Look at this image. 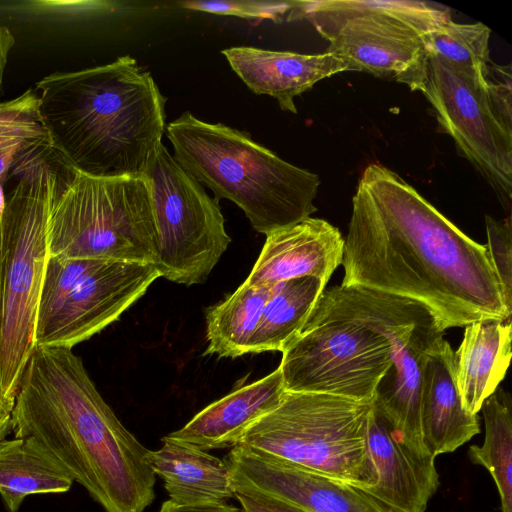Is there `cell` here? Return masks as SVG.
<instances>
[{"mask_svg":"<svg viewBox=\"0 0 512 512\" xmlns=\"http://www.w3.org/2000/svg\"><path fill=\"white\" fill-rule=\"evenodd\" d=\"M372 404L314 393H285L236 446L323 473L359 489L376 482L368 446Z\"/></svg>","mask_w":512,"mask_h":512,"instance_id":"obj_8","label":"cell"},{"mask_svg":"<svg viewBox=\"0 0 512 512\" xmlns=\"http://www.w3.org/2000/svg\"><path fill=\"white\" fill-rule=\"evenodd\" d=\"M182 8L249 20L282 21L291 10L292 1H183Z\"/></svg>","mask_w":512,"mask_h":512,"instance_id":"obj_29","label":"cell"},{"mask_svg":"<svg viewBox=\"0 0 512 512\" xmlns=\"http://www.w3.org/2000/svg\"><path fill=\"white\" fill-rule=\"evenodd\" d=\"M344 238L329 222L309 217L266 235L246 283L273 287L306 276L326 284L342 264Z\"/></svg>","mask_w":512,"mask_h":512,"instance_id":"obj_16","label":"cell"},{"mask_svg":"<svg viewBox=\"0 0 512 512\" xmlns=\"http://www.w3.org/2000/svg\"><path fill=\"white\" fill-rule=\"evenodd\" d=\"M143 176L158 231L154 266L160 277L186 286L204 283L231 242L219 201L163 143Z\"/></svg>","mask_w":512,"mask_h":512,"instance_id":"obj_11","label":"cell"},{"mask_svg":"<svg viewBox=\"0 0 512 512\" xmlns=\"http://www.w3.org/2000/svg\"><path fill=\"white\" fill-rule=\"evenodd\" d=\"M15 400L0 394V441L12 432V410Z\"/></svg>","mask_w":512,"mask_h":512,"instance_id":"obj_35","label":"cell"},{"mask_svg":"<svg viewBox=\"0 0 512 512\" xmlns=\"http://www.w3.org/2000/svg\"><path fill=\"white\" fill-rule=\"evenodd\" d=\"M307 19L329 41L327 53L347 71L370 73L422 89L428 57L423 36L451 19L420 1H292L287 20Z\"/></svg>","mask_w":512,"mask_h":512,"instance_id":"obj_6","label":"cell"},{"mask_svg":"<svg viewBox=\"0 0 512 512\" xmlns=\"http://www.w3.org/2000/svg\"><path fill=\"white\" fill-rule=\"evenodd\" d=\"M420 91L433 107L440 131L451 136L458 153L472 164L509 210L512 134L492 113L483 77L428 58Z\"/></svg>","mask_w":512,"mask_h":512,"instance_id":"obj_13","label":"cell"},{"mask_svg":"<svg viewBox=\"0 0 512 512\" xmlns=\"http://www.w3.org/2000/svg\"><path fill=\"white\" fill-rule=\"evenodd\" d=\"M485 424L482 445H472L468 457L486 468L498 489L502 512H512V402L498 387L481 407Z\"/></svg>","mask_w":512,"mask_h":512,"instance_id":"obj_25","label":"cell"},{"mask_svg":"<svg viewBox=\"0 0 512 512\" xmlns=\"http://www.w3.org/2000/svg\"><path fill=\"white\" fill-rule=\"evenodd\" d=\"M68 170L49 212L48 257L154 265L158 231L144 176Z\"/></svg>","mask_w":512,"mask_h":512,"instance_id":"obj_7","label":"cell"},{"mask_svg":"<svg viewBox=\"0 0 512 512\" xmlns=\"http://www.w3.org/2000/svg\"><path fill=\"white\" fill-rule=\"evenodd\" d=\"M221 53L249 90L274 98L283 111L294 114L296 96L326 77L347 71L342 59L327 52L300 54L236 46Z\"/></svg>","mask_w":512,"mask_h":512,"instance_id":"obj_17","label":"cell"},{"mask_svg":"<svg viewBox=\"0 0 512 512\" xmlns=\"http://www.w3.org/2000/svg\"><path fill=\"white\" fill-rule=\"evenodd\" d=\"M48 150L34 145L19 153L0 221V394L13 400L35 348L49 212L63 182Z\"/></svg>","mask_w":512,"mask_h":512,"instance_id":"obj_5","label":"cell"},{"mask_svg":"<svg viewBox=\"0 0 512 512\" xmlns=\"http://www.w3.org/2000/svg\"><path fill=\"white\" fill-rule=\"evenodd\" d=\"M12 432L40 442L105 512H144L155 499L149 450L120 422L73 349L35 346Z\"/></svg>","mask_w":512,"mask_h":512,"instance_id":"obj_2","label":"cell"},{"mask_svg":"<svg viewBox=\"0 0 512 512\" xmlns=\"http://www.w3.org/2000/svg\"><path fill=\"white\" fill-rule=\"evenodd\" d=\"M310 316L344 318L384 335L392 366L380 380L372 405L414 451L430 455L420 429V391L424 362L446 330L424 304L361 286L324 289ZM435 458V457H434Z\"/></svg>","mask_w":512,"mask_h":512,"instance_id":"obj_9","label":"cell"},{"mask_svg":"<svg viewBox=\"0 0 512 512\" xmlns=\"http://www.w3.org/2000/svg\"><path fill=\"white\" fill-rule=\"evenodd\" d=\"M235 498L244 512H307L287 501L249 488H235Z\"/></svg>","mask_w":512,"mask_h":512,"instance_id":"obj_31","label":"cell"},{"mask_svg":"<svg viewBox=\"0 0 512 512\" xmlns=\"http://www.w3.org/2000/svg\"><path fill=\"white\" fill-rule=\"evenodd\" d=\"M454 350L445 339L428 353L420 391V429L428 454L450 453L480 432L477 415L465 410L454 376Z\"/></svg>","mask_w":512,"mask_h":512,"instance_id":"obj_18","label":"cell"},{"mask_svg":"<svg viewBox=\"0 0 512 512\" xmlns=\"http://www.w3.org/2000/svg\"><path fill=\"white\" fill-rule=\"evenodd\" d=\"M148 459L176 504L224 503L235 498L227 464L207 451L166 435L158 450H149Z\"/></svg>","mask_w":512,"mask_h":512,"instance_id":"obj_20","label":"cell"},{"mask_svg":"<svg viewBox=\"0 0 512 512\" xmlns=\"http://www.w3.org/2000/svg\"><path fill=\"white\" fill-rule=\"evenodd\" d=\"M392 362L391 344L376 330L349 319L309 315L282 352L279 368L287 392L372 404Z\"/></svg>","mask_w":512,"mask_h":512,"instance_id":"obj_12","label":"cell"},{"mask_svg":"<svg viewBox=\"0 0 512 512\" xmlns=\"http://www.w3.org/2000/svg\"><path fill=\"white\" fill-rule=\"evenodd\" d=\"M368 446L376 482L362 491L385 512H425L440 485L435 458L414 451L373 405Z\"/></svg>","mask_w":512,"mask_h":512,"instance_id":"obj_15","label":"cell"},{"mask_svg":"<svg viewBox=\"0 0 512 512\" xmlns=\"http://www.w3.org/2000/svg\"><path fill=\"white\" fill-rule=\"evenodd\" d=\"M491 29L483 23L459 24L451 19L423 36L428 58L483 77L489 58Z\"/></svg>","mask_w":512,"mask_h":512,"instance_id":"obj_26","label":"cell"},{"mask_svg":"<svg viewBox=\"0 0 512 512\" xmlns=\"http://www.w3.org/2000/svg\"><path fill=\"white\" fill-rule=\"evenodd\" d=\"M13 142L51 149L50 139L40 116L39 98L31 89L14 99L0 101V145Z\"/></svg>","mask_w":512,"mask_h":512,"instance_id":"obj_27","label":"cell"},{"mask_svg":"<svg viewBox=\"0 0 512 512\" xmlns=\"http://www.w3.org/2000/svg\"><path fill=\"white\" fill-rule=\"evenodd\" d=\"M326 285L318 277L306 276L273 286L251 338L249 353L283 352L301 331Z\"/></svg>","mask_w":512,"mask_h":512,"instance_id":"obj_23","label":"cell"},{"mask_svg":"<svg viewBox=\"0 0 512 512\" xmlns=\"http://www.w3.org/2000/svg\"><path fill=\"white\" fill-rule=\"evenodd\" d=\"M224 461L233 489H253L307 512H385L361 489L282 459L234 446Z\"/></svg>","mask_w":512,"mask_h":512,"instance_id":"obj_14","label":"cell"},{"mask_svg":"<svg viewBox=\"0 0 512 512\" xmlns=\"http://www.w3.org/2000/svg\"><path fill=\"white\" fill-rule=\"evenodd\" d=\"M489 261L501 285L504 303L512 312V226L511 216L504 221L485 216Z\"/></svg>","mask_w":512,"mask_h":512,"instance_id":"obj_28","label":"cell"},{"mask_svg":"<svg viewBox=\"0 0 512 512\" xmlns=\"http://www.w3.org/2000/svg\"><path fill=\"white\" fill-rule=\"evenodd\" d=\"M51 149L98 177L143 176L166 130V98L129 55L36 84Z\"/></svg>","mask_w":512,"mask_h":512,"instance_id":"obj_3","label":"cell"},{"mask_svg":"<svg viewBox=\"0 0 512 512\" xmlns=\"http://www.w3.org/2000/svg\"><path fill=\"white\" fill-rule=\"evenodd\" d=\"M159 277L153 264L48 257L35 346L73 349L118 320Z\"/></svg>","mask_w":512,"mask_h":512,"instance_id":"obj_10","label":"cell"},{"mask_svg":"<svg viewBox=\"0 0 512 512\" xmlns=\"http://www.w3.org/2000/svg\"><path fill=\"white\" fill-rule=\"evenodd\" d=\"M488 105L501 124L512 134V74L511 65L488 64L483 76Z\"/></svg>","mask_w":512,"mask_h":512,"instance_id":"obj_30","label":"cell"},{"mask_svg":"<svg viewBox=\"0 0 512 512\" xmlns=\"http://www.w3.org/2000/svg\"><path fill=\"white\" fill-rule=\"evenodd\" d=\"M165 133L176 161L218 201L236 204L257 232L267 235L317 211L319 176L283 160L249 133L189 111L166 125Z\"/></svg>","mask_w":512,"mask_h":512,"instance_id":"obj_4","label":"cell"},{"mask_svg":"<svg viewBox=\"0 0 512 512\" xmlns=\"http://www.w3.org/2000/svg\"><path fill=\"white\" fill-rule=\"evenodd\" d=\"M285 393L278 367L212 402L168 436L204 451L232 448L255 421L280 404Z\"/></svg>","mask_w":512,"mask_h":512,"instance_id":"obj_19","label":"cell"},{"mask_svg":"<svg viewBox=\"0 0 512 512\" xmlns=\"http://www.w3.org/2000/svg\"><path fill=\"white\" fill-rule=\"evenodd\" d=\"M73 479L34 437L0 441V496L8 512H18L34 494L63 493Z\"/></svg>","mask_w":512,"mask_h":512,"instance_id":"obj_22","label":"cell"},{"mask_svg":"<svg viewBox=\"0 0 512 512\" xmlns=\"http://www.w3.org/2000/svg\"><path fill=\"white\" fill-rule=\"evenodd\" d=\"M341 265L342 286L416 300L445 329L511 319L485 245L379 163L358 181Z\"/></svg>","mask_w":512,"mask_h":512,"instance_id":"obj_1","label":"cell"},{"mask_svg":"<svg viewBox=\"0 0 512 512\" xmlns=\"http://www.w3.org/2000/svg\"><path fill=\"white\" fill-rule=\"evenodd\" d=\"M15 41V37L8 26L0 24V101L3 91L5 69L8 63L9 53Z\"/></svg>","mask_w":512,"mask_h":512,"instance_id":"obj_34","label":"cell"},{"mask_svg":"<svg viewBox=\"0 0 512 512\" xmlns=\"http://www.w3.org/2000/svg\"><path fill=\"white\" fill-rule=\"evenodd\" d=\"M28 145L22 142H13L0 145V182L3 184L18 157L19 153Z\"/></svg>","mask_w":512,"mask_h":512,"instance_id":"obj_33","label":"cell"},{"mask_svg":"<svg viewBox=\"0 0 512 512\" xmlns=\"http://www.w3.org/2000/svg\"><path fill=\"white\" fill-rule=\"evenodd\" d=\"M158 512H244L238 508L224 503H202L194 505H180L170 499L163 502Z\"/></svg>","mask_w":512,"mask_h":512,"instance_id":"obj_32","label":"cell"},{"mask_svg":"<svg viewBox=\"0 0 512 512\" xmlns=\"http://www.w3.org/2000/svg\"><path fill=\"white\" fill-rule=\"evenodd\" d=\"M5 207H6V196L4 194L3 184L0 182V221L3 217Z\"/></svg>","mask_w":512,"mask_h":512,"instance_id":"obj_36","label":"cell"},{"mask_svg":"<svg viewBox=\"0 0 512 512\" xmlns=\"http://www.w3.org/2000/svg\"><path fill=\"white\" fill-rule=\"evenodd\" d=\"M271 289L244 281L222 302L207 309L205 355L236 358L249 353L251 338Z\"/></svg>","mask_w":512,"mask_h":512,"instance_id":"obj_24","label":"cell"},{"mask_svg":"<svg viewBox=\"0 0 512 512\" xmlns=\"http://www.w3.org/2000/svg\"><path fill=\"white\" fill-rule=\"evenodd\" d=\"M464 328L461 344L454 351V376L463 407L477 415L506 375L512 355V323L511 319L489 320Z\"/></svg>","mask_w":512,"mask_h":512,"instance_id":"obj_21","label":"cell"}]
</instances>
